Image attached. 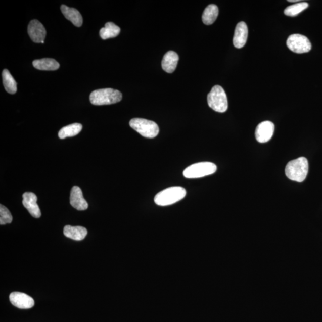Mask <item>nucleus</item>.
Wrapping results in <instances>:
<instances>
[{"label":"nucleus","mask_w":322,"mask_h":322,"mask_svg":"<svg viewBox=\"0 0 322 322\" xmlns=\"http://www.w3.org/2000/svg\"><path fill=\"white\" fill-rule=\"evenodd\" d=\"M299 1H297V0H290V1H288V2H291V3H293V2H298Z\"/></svg>","instance_id":"b1692460"},{"label":"nucleus","mask_w":322,"mask_h":322,"mask_svg":"<svg viewBox=\"0 0 322 322\" xmlns=\"http://www.w3.org/2000/svg\"><path fill=\"white\" fill-rule=\"evenodd\" d=\"M122 95L117 89L102 88L93 91L89 101L94 105H108L117 104L121 101Z\"/></svg>","instance_id":"f03ea898"},{"label":"nucleus","mask_w":322,"mask_h":322,"mask_svg":"<svg viewBox=\"0 0 322 322\" xmlns=\"http://www.w3.org/2000/svg\"><path fill=\"white\" fill-rule=\"evenodd\" d=\"M3 85L7 92L14 95L17 91V82L8 69H4L2 74Z\"/></svg>","instance_id":"6ab92c4d"},{"label":"nucleus","mask_w":322,"mask_h":322,"mask_svg":"<svg viewBox=\"0 0 322 322\" xmlns=\"http://www.w3.org/2000/svg\"><path fill=\"white\" fill-rule=\"evenodd\" d=\"M308 172L307 158L300 157L289 162L285 168V174L292 181L301 182L306 178Z\"/></svg>","instance_id":"f257e3e1"},{"label":"nucleus","mask_w":322,"mask_h":322,"mask_svg":"<svg viewBox=\"0 0 322 322\" xmlns=\"http://www.w3.org/2000/svg\"><path fill=\"white\" fill-rule=\"evenodd\" d=\"M82 129L81 124L75 123L63 127L59 132V137L64 139L66 137H74L78 135Z\"/></svg>","instance_id":"412c9836"},{"label":"nucleus","mask_w":322,"mask_h":322,"mask_svg":"<svg viewBox=\"0 0 322 322\" xmlns=\"http://www.w3.org/2000/svg\"><path fill=\"white\" fill-rule=\"evenodd\" d=\"M274 131V125L271 121H264L258 124L255 129V138L259 143H266L270 140Z\"/></svg>","instance_id":"6e6552de"},{"label":"nucleus","mask_w":322,"mask_h":322,"mask_svg":"<svg viewBox=\"0 0 322 322\" xmlns=\"http://www.w3.org/2000/svg\"><path fill=\"white\" fill-rule=\"evenodd\" d=\"M287 44L292 52L299 54L307 53L311 49L309 39L306 36L300 34H293L289 36Z\"/></svg>","instance_id":"0eeeda50"},{"label":"nucleus","mask_w":322,"mask_h":322,"mask_svg":"<svg viewBox=\"0 0 322 322\" xmlns=\"http://www.w3.org/2000/svg\"><path fill=\"white\" fill-rule=\"evenodd\" d=\"M13 220L11 212L4 205H0V224L11 223Z\"/></svg>","instance_id":"5701e85b"},{"label":"nucleus","mask_w":322,"mask_h":322,"mask_svg":"<svg viewBox=\"0 0 322 322\" xmlns=\"http://www.w3.org/2000/svg\"><path fill=\"white\" fill-rule=\"evenodd\" d=\"M22 204L33 217L38 218L41 216V212L36 201L37 197L32 192H25L23 194Z\"/></svg>","instance_id":"9b49d317"},{"label":"nucleus","mask_w":322,"mask_h":322,"mask_svg":"<svg viewBox=\"0 0 322 322\" xmlns=\"http://www.w3.org/2000/svg\"><path fill=\"white\" fill-rule=\"evenodd\" d=\"M217 166L210 162H202L189 166L183 171L187 178H198L215 173Z\"/></svg>","instance_id":"423d86ee"},{"label":"nucleus","mask_w":322,"mask_h":322,"mask_svg":"<svg viewBox=\"0 0 322 322\" xmlns=\"http://www.w3.org/2000/svg\"><path fill=\"white\" fill-rule=\"evenodd\" d=\"M208 104L214 111L220 113L227 111L228 101L226 94L223 87L215 85L212 87L207 97Z\"/></svg>","instance_id":"20e7f679"},{"label":"nucleus","mask_w":322,"mask_h":322,"mask_svg":"<svg viewBox=\"0 0 322 322\" xmlns=\"http://www.w3.org/2000/svg\"><path fill=\"white\" fill-rule=\"evenodd\" d=\"M179 56L177 53L169 51L164 55L162 61V67L166 72L171 74L177 68Z\"/></svg>","instance_id":"4468645a"},{"label":"nucleus","mask_w":322,"mask_h":322,"mask_svg":"<svg viewBox=\"0 0 322 322\" xmlns=\"http://www.w3.org/2000/svg\"><path fill=\"white\" fill-rule=\"evenodd\" d=\"M10 301L14 306L21 309H29L34 307V299L25 293L13 292L9 296Z\"/></svg>","instance_id":"9d476101"},{"label":"nucleus","mask_w":322,"mask_h":322,"mask_svg":"<svg viewBox=\"0 0 322 322\" xmlns=\"http://www.w3.org/2000/svg\"><path fill=\"white\" fill-rule=\"evenodd\" d=\"M187 191L180 187L168 188L159 192L155 196L154 201L159 206H168L174 204L186 197Z\"/></svg>","instance_id":"7ed1b4c3"},{"label":"nucleus","mask_w":322,"mask_h":322,"mask_svg":"<svg viewBox=\"0 0 322 322\" xmlns=\"http://www.w3.org/2000/svg\"><path fill=\"white\" fill-rule=\"evenodd\" d=\"M121 29L114 23L108 22L105 24V27L100 31L99 34L103 39H107L115 38L120 33Z\"/></svg>","instance_id":"a211bd4d"},{"label":"nucleus","mask_w":322,"mask_h":322,"mask_svg":"<svg viewBox=\"0 0 322 322\" xmlns=\"http://www.w3.org/2000/svg\"><path fill=\"white\" fill-rule=\"evenodd\" d=\"M32 64L35 68L41 71H56L60 67L59 63L51 58L35 60Z\"/></svg>","instance_id":"f3484780"},{"label":"nucleus","mask_w":322,"mask_h":322,"mask_svg":"<svg viewBox=\"0 0 322 322\" xmlns=\"http://www.w3.org/2000/svg\"><path fill=\"white\" fill-rule=\"evenodd\" d=\"M61 9L65 17L70 21L73 24L77 27L81 26L83 19L81 13L77 10L69 8L65 5H62Z\"/></svg>","instance_id":"dca6fc26"},{"label":"nucleus","mask_w":322,"mask_h":322,"mask_svg":"<svg viewBox=\"0 0 322 322\" xmlns=\"http://www.w3.org/2000/svg\"><path fill=\"white\" fill-rule=\"evenodd\" d=\"M248 35V26L244 22L238 23L236 26L233 43L235 47L241 49L246 44Z\"/></svg>","instance_id":"f8f14e48"},{"label":"nucleus","mask_w":322,"mask_h":322,"mask_svg":"<svg viewBox=\"0 0 322 322\" xmlns=\"http://www.w3.org/2000/svg\"><path fill=\"white\" fill-rule=\"evenodd\" d=\"M218 8L216 5H210L206 8L202 15V21L207 25H210L215 21L218 15Z\"/></svg>","instance_id":"aec40b11"},{"label":"nucleus","mask_w":322,"mask_h":322,"mask_svg":"<svg viewBox=\"0 0 322 322\" xmlns=\"http://www.w3.org/2000/svg\"><path fill=\"white\" fill-rule=\"evenodd\" d=\"M308 7V4L306 2L298 3L297 4L288 6L285 9L284 13L285 15L294 17L307 9Z\"/></svg>","instance_id":"4be33fe9"},{"label":"nucleus","mask_w":322,"mask_h":322,"mask_svg":"<svg viewBox=\"0 0 322 322\" xmlns=\"http://www.w3.org/2000/svg\"><path fill=\"white\" fill-rule=\"evenodd\" d=\"M70 203L73 207L79 211L86 210L88 208V204L83 197L82 192L80 188L74 187L72 188Z\"/></svg>","instance_id":"ddd939ff"},{"label":"nucleus","mask_w":322,"mask_h":322,"mask_svg":"<svg viewBox=\"0 0 322 322\" xmlns=\"http://www.w3.org/2000/svg\"><path fill=\"white\" fill-rule=\"evenodd\" d=\"M28 32L30 38L33 41L44 44L46 36V30L44 26L38 20H32L30 22Z\"/></svg>","instance_id":"1a4fd4ad"},{"label":"nucleus","mask_w":322,"mask_h":322,"mask_svg":"<svg viewBox=\"0 0 322 322\" xmlns=\"http://www.w3.org/2000/svg\"><path fill=\"white\" fill-rule=\"evenodd\" d=\"M129 125L143 137L153 139L159 134L158 125L155 122L143 118H133L129 121Z\"/></svg>","instance_id":"39448f33"},{"label":"nucleus","mask_w":322,"mask_h":322,"mask_svg":"<svg viewBox=\"0 0 322 322\" xmlns=\"http://www.w3.org/2000/svg\"><path fill=\"white\" fill-rule=\"evenodd\" d=\"M88 233L87 229L81 226H71L66 225L64 229V234L66 237L75 241L84 240Z\"/></svg>","instance_id":"2eb2a0df"}]
</instances>
